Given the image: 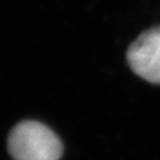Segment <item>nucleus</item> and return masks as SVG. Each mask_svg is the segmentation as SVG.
Instances as JSON below:
<instances>
[{
  "label": "nucleus",
  "instance_id": "nucleus-1",
  "mask_svg": "<svg viewBox=\"0 0 160 160\" xmlns=\"http://www.w3.org/2000/svg\"><path fill=\"white\" fill-rule=\"evenodd\" d=\"M8 150L15 160H59L62 143L46 125L25 120L10 131Z\"/></svg>",
  "mask_w": 160,
  "mask_h": 160
},
{
  "label": "nucleus",
  "instance_id": "nucleus-2",
  "mask_svg": "<svg viewBox=\"0 0 160 160\" xmlns=\"http://www.w3.org/2000/svg\"><path fill=\"white\" fill-rule=\"evenodd\" d=\"M127 61L133 73L160 85V26L146 30L129 46Z\"/></svg>",
  "mask_w": 160,
  "mask_h": 160
}]
</instances>
